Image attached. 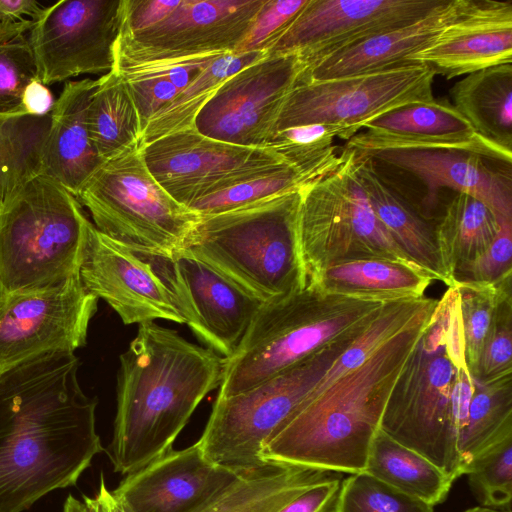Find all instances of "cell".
<instances>
[{"label": "cell", "mask_w": 512, "mask_h": 512, "mask_svg": "<svg viewBox=\"0 0 512 512\" xmlns=\"http://www.w3.org/2000/svg\"><path fill=\"white\" fill-rule=\"evenodd\" d=\"M78 369L74 352L53 351L0 373V512L74 486L104 450Z\"/></svg>", "instance_id": "1"}, {"label": "cell", "mask_w": 512, "mask_h": 512, "mask_svg": "<svg viewBox=\"0 0 512 512\" xmlns=\"http://www.w3.org/2000/svg\"><path fill=\"white\" fill-rule=\"evenodd\" d=\"M224 358L146 322L120 355L109 457L128 475L172 449L199 403L220 386Z\"/></svg>", "instance_id": "2"}, {"label": "cell", "mask_w": 512, "mask_h": 512, "mask_svg": "<svg viewBox=\"0 0 512 512\" xmlns=\"http://www.w3.org/2000/svg\"><path fill=\"white\" fill-rule=\"evenodd\" d=\"M437 303L429 298L402 329L305 405L263 446L262 459L364 472L390 392Z\"/></svg>", "instance_id": "3"}, {"label": "cell", "mask_w": 512, "mask_h": 512, "mask_svg": "<svg viewBox=\"0 0 512 512\" xmlns=\"http://www.w3.org/2000/svg\"><path fill=\"white\" fill-rule=\"evenodd\" d=\"M473 393L457 292L448 287L390 392L380 429L457 480Z\"/></svg>", "instance_id": "4"}, {"label": "cell", "mask_w": 512, "mask_h": 512, "mask_svg": "<svg viewBox=\"0 0 512 512\" xmlns=\"http://www.w3.org/2000/svg\"><path fill=\"white\" fill-rule=\"evenodd\" d=\"M391 300L305 286L264 302L234 352L224 358L217 397L238 394L293 367L368 324Z\"/></svg>", "instance_id": "5"}, {"label": "cell", "mask_w": 512, "mask_h": 512, "mask_svg": "<svg viewBox=\"0 0 512 512\" xmlns=\"http://www.w3.org/2000/svg\"><path fill=\"white\" fill-rule=\"evenodd\" d=\"M298 191L200 216L184 250L262 302L303 289Z\"/></svg>", "instance_id": "6"}, {"label": "cell", "mask_w": 512, "mask_h": 512, "mask_svg": "<svg viewBox=\"0 0 512 512\" xmlns=\"http://www.w3.org/2000/svg\"><path fill=\"white\" fill-rule=\"evenodd\" d=\"M77 198L38 175L0 208V280L6 293L38 289L79 274L87 227Z\"/></svg>", "instance_id": "7"}, {"label": "cell", "mask_w": 512, "mask_h": 512, "mask_svg": "<svg viewBox=\"0 0 512 512\" xmlns=\"http://www.w3.org/2000/svg\"><path fill=\"white\" fill-rule=\"evenodd\" d=\"M76 198L98 231L142 255L172 257L184 250L200 219L153 177L141 144L105 160Z\"/></svg>", "instance_id": "8"}, {"label": "cell", "mask_w": 512, "mask_h": 512, "mask_svg": "<svg viewBox=\"0 0 512 512\" xmlns=\"http://www.w3.org/2000/svg\"><path fill=\"white\" fill-rule=\"evenodd\" d=\"M368 324L252 388L217 397L198 440L204 456L238 473L266 465L263 446L305 406L326 370Z\"/></svg>", "instance_id": "9"}, {"label": "cell", "mask_w": 512, "mask_h": 512, "mask_svg": "<svg viewBox=\"0 0 512 512\" xmlns=\"http://www.w3.org/2000/svg\"><path fill=\"white\" fill-rule=\"evenodd\" d=\"M355 157L356 152L345 146L336 167L298 191L305 286L329 265L349 258L374 256L421 270L373 212L357 175Z\"/></svg>", "instance_id": "10"}, {"label": "cell", "mask_w": 512, "mask_h": 512, "mask_svg": "<svg viewBox=\"0 0 512 512\" xmlns=\"http://www.w3.org/2000/svg\"><path fill=\"white\" fill-rule=\"evenodd\" d=\"M434 77L429 67L412 63L372 73L296 82L281 106L272 134L319 123L338 127L342 139L349 140L366 123L392 109L433 100Z\"/></svg>", "instance_id": "11"}, {"label": "cell", "mask_w": 512, "mask_h": 512, "mask_svg": "<svg viewBox=\"0 0 512 512\" xmlns=\"http://www.w3.org/2000/svg\"><path fill=\"white\" fill-rule=\"evenodd\" d=\"M124 0H61L45 10L28 33L37 79L51 85L115 66Z\"/></svg>", "instance_id": "12"}, {"label": "cell", "mask_w": 512, "mask_h": 512, "mask_svg": "<svg viewBox=\"0 0 512 512\" xmlns=\"http://www.w3.org/2000/svg\"><path fill=\"white\" fill-rule=\"evenodd\" d=\"M266 0H180L157 24L121 32L115 66L236 53Z\"/></svg>", "instance_id": "13"}, {"label": "cell", "mask_w": 512, "mask_h": 512, "mask_svg": "<svg viewBox=\"0 0 512 512\" xmlns=\"http://www.w3.org/2000/svg\"><path fill=\"white\" fill-rule=\"evenodd\" d=\"M97 303L79 274L6 293L0 304V373L48 352H75L84 346Z\"/></svg>", "instance_id": "14"}, {"label": "cell", "mask_w": 512, "mask_h": 512, "mask_svg": "<svg viewBox=\"0 0 512 512\" xmlns=\"http://www.w3.org/2000/svg\"><path fill=\"white\" fill-rule=\"evenodd\" d=\"M139 255L169 290L184 324L208 348L229 357L264 302L185 250L172 257Z\"/></svg>", "instance_id": "15"}, {"label": "cell", "mask_w": 512, "mask_h": 512, "mask_svg": "<svg viewBox=\"0 0 512 512\" xmlns=\"http://www.w3.org/2000/svg\"><path fill=\"white\" fill-rule=\"evenodd\" d=\"M303 68L296 53L266 54L218 88L196 116L194 128L226 143L265 148Z\"/></svg>", "instance_id": "16"}, {"label": "cell", "mask_w": 512, "mask_h": 512, "mask_svg": "<svg viewBox=\"0 0 512 512\" xmlns=\"http://www.w3.org/2000/svg\"><path fill=\"white\" fill-rule=\"evenodd\" d=\"M142 149L153 177L187 208L201 197L285 163L267 148L219 141L194 127L160 137Z\"/></svg>", "instance_id": "17"}, {"label": "cell", "mask_w": 512, "mask_h": 512, "mask_svg": "<svg viewBox=\"0 0 512 512\" xmlns=\"http://www.w3.org/2000/svg\"><path fill=\"white\" fill-rule=\"evenodd\" d=\"M445 0H308L266 47L296 53L304 66L359 40L418 20Z\"/></svg>", "instance_id": "18"}, {"label": "cell", "mask_w": 512, "mask_h": 512, "mask_svg": "<svg viewBox=\"0 0 512 512\" xmlns=\"http://www.w3.org/2000/svg\"><path fill=\"white\" fill-rule=\"evenodd\" d=\"M79 277L85 289L107 302L126 325L157 319L184 324L169 290L151 263L98 231L91 222Z\"/></svg>", "instance_id": "19"}, {"label": "cell", "mask_w": 512, "mask_h": 512, "mask_svg": "<svg viewBox=\"0 0 512 512\" xmlns=\"http://www.w3.org/2000/svg\"><path fill=\"white\" fill-rule=\"evenodd\" d=\"M359 154L374 163H385L418 177L426 187L419 214L433 224L439 194L444 188L471 195L487 204L500 218L512 219L511 167L495 168L492 164L505 163L448 147L387 148Z\"/></svg>", "instance_id": "20"}, {"label": "cell", "mask_w": 512, "mask_h": 512, "mask_svg": "<svg viewBox=\"0 0 512 512\" xmlns=\"http://www.w3.org/2000/svg\"><path fill=\"white\" fill-rule=\"evenodd\" d=\"M240 474L209 461L197 441L126 475L111 492L133 512H193Z\"/></svg>", "instance_id": "21"}, {"label": "cell", "mask_w": 512, "mask_h": 512, "mask_svg": "<svg viewBox=\"0 0 512 512\" xmlns=\"http://www.w3.org/2000/svg\"><path fill=\"white\" fill-rule=\"evenodd\" d=\"M410 63L429 67L447 79L512 63V2L473 0Z\"/></svg>", "instance_id": "22"}, {"label": "cell", "mask_w": 512, "mask_h": 512, "mask_svg": "<svg viewBox=\"0 0 512 512\" xmlns=\"http://www.w3.org/2000/svg\"><path fill=\"white\" fill-rule=\"evenodd\" d=\"M472 3L473 0H445L418 20L359 40L305 65L297 82L372 73L412 64L409 59L428 47Z\"/></svg>", "instance_id": "23"}, {"label": "cell", "mask_w": 512, "mask_h": 512, "mask_svg": "<svg viewBox=\"0 0 512 512\" xmlns=\"http://www.w3.org/2000/svg\"><path fill=\"white\" fill-rule=\"evenodd\" d=\"M347 147L359 153L387 148H420L440 144L489 147L469 122L445 99L410 103L392 109L363 126Z\"/></svg>", "instance_id": "24"}, {"label": "cell", "mask_w": 512, "mask_h": 512, "mask_svg": "<svg viewBox=\"0 0 512 512\" xmlns=\"http://www.w3.org/2000/svg\"><path fill=\"white\" fill-rule=\"evenodd\" d=\"M97 79L66 82L50 113L43 143L40 175L59 183L75 197L83 184L103 163L92 144L88 106Z\"/></svg>", "instance_id": "25"}, {"label": "cell", "mask_w": 512, "mask_h": 512, "mask_svg": "<svg viewBox=\"0 0 512 512\" xmlns=\"http://www.w3.org/2000/svg\"><path fill=\"white\" fill-rule=\"evenodd\" d=\"M355 163L371 208L393 240L432 281L449 286L436 243L435 224L383 182L370 158L356 152Z\"/></svg>", "instance_id": "26"}, {"label": "cell", "mask_w": 512, "mask_h": 512, "mask_svg": "<svg viewBox=\"0 0 512 512\" xmlns=\"http://www.w3.org/2000/svg\"><path fill=\"white\" fill-rule=\"evenodd\" d=\"M342 474L324 468L268 462L241 473L193 512H278L306 490Z\"/></svg>", "instance_id": "27"}, {"label": "cell", "mask_w": 512, "mask_h": 512, "mask_svg": "<svg viewBox=\"0 0 512 512\" xmlns=\"http://www.w3.org/2000/svg\"><path fill=\"white\" fill-rule=\"evenodd\" d=\"M449 95L478 135L512 151V63L466 75Z\"/></svg>", "instance_id": "28"}, {"label": "cell", "mask_w": 512, "mask_h": 512, "mask_svg": "<svg viewBox=\"0 0 512 512\" xmlns=\"http://www.w3.org/2000/svg\"><path fill=\"white\" fill-rule=\"evenodd\" d=\"M431 282L432 279L419 269L388 259L368 256L333 263L306 286L328 293L399 299L424 296Z\"/></svg>", "instance_id": "29"}, {"label": "cell", "mask_w": 512, "mask_h": 512, "mask_svg": "<svg viewBox=\"0 0 512 512\" xmlns=\"http://www.w3.org/2000/svg\"><path fill=\"white\" fill-rule=\"evenodd\" d=\"M501 219L487 204L465 194L456 193L435 223V238L445 274L482 255L501 228Z\"/></svg>", "instance_id": "30"}, {"label": "cell", "mask_w": 512, "mask_h": 512, "mask_svg": "<svg viewBox=\"0 0 512 512\" xmlns=\"http://www.w3.org/2000/svg\"><path fill=\"white\" fill-rule=\"evenodd\" d=\"M365 472L432 506L446 500L456 481L429 459L397 442L380 428L372 439Z\"/></svg>", "instance_id": "31"}, {"label": "cell", "mask_w": 512, "mask_h": 512, "mask_svg": "<svg viewBox=\"0 0 512 512\" xmlns=\"http://www.w3.org/2000/svg\"><path fill=\"white\" fill-rule=\"evenodd\" d=\"M87 120L92 144L103 162L141 144L137 109L124 78L114 69L97 79Z\"/></svg>", "instance_id": "32"}, {"label": "cell", "mask_w": 512, "mask_h": 512, "mask_svg": "<svg viewBox=\"0 0 512 512\" xmlns=\"http://www.w3.org/2000/svg\"><path fill=\"white\" fill-rule=\"evenodd\" d=\"M266 54L265 51L227 53L213 59L186 88L149 120L142 133L141 145L193 128L196 116L218 88L232 75Z\"/></svg>", "instance_id": "33"}, {"label": "cell", "mask_w": 512, "mask_h": 512, "mask_svg": "<svg viewBox=\"0 0 512 512\" xmlns=\"http://www.w3.org/2000/svg\"><path fill=\"white\" fill-rule=\"evenodd\" d=\"M49 124L50 114L26 116L22 109L0 114V208L40 175L41 152Z\"/></svg>", "instance_id": "34"}, {"label": "cell", "mask_w": 512, "mask_h": 512, "mask_svg": "<svg viewBox=\"0 0 512 512\" xmlns=\"http://www.w3.org/2000/svg\"><path fill=\"white\" fill-rule=\"evenodd\" d=\"M512 437V372L488 382L474 380L468 420L459 444L462 475L492 446Z\"/></svg>", "instance_id": "35"}, {"label": "cell", "mask_w": 512, "mask_h": 512, "mask_svg": "<svg viewBox=\"0 0 512 512\" xmlns=\"http://www.w3.org/2000/svg\"><path fill=\"white\" fill-rule=\"evenodd\" d=\"M216 57L155 61L114 69L128 86L142 130Z\"/></svg>", "instance_id": "36"}, {"label": "cell", "mask_w": 512, "mask_h": 512, "mask_svg": "<svg viewBox=\"0 0 512 512\" xmlns=\"http://www.w3.org/2000/svg\"><path fill=\"white\" fill-rule=\"evenodd\" d=\"M322 175L324 174L304 172L287 163H281L201 197L193 201L188 208L199 216L223 213L296 191Z\"/></svg>", "instance_id": "37"}, {"label": "cell", "mask_w": 512, "mask_h": 512, "mask_svg": "<svg viewBox=\"0 0 512 512\" xmlns=\"http://www.w3.org/2000/svg\"><path fill=\"white\" fill-rule=\"evenodd\" d=\"M35 22H0V114L21 109L25 86L37 78L28 41V33Z\"/></svg>", "instance_id": "38"}, {"label": "cell", "mask_w": 512, "mask_h": 512, "mask_svg": "<svg viewBox=\"0 0 512 512\" xmlns=\"http://www.w3.org/2000/svg\"><path fill=\"white\" fill-rule=\"evenodd\" d=\"M333 512H434V506L364 471L341 480Z\"/></svg>", "instance_id": "39"}, {"label": "cell", "mask_w": 512, "mask_h": 512, "mask_svg": "<svg viewBox=\"0 0 512 512\" xmlns=\"http://www.w3.org/2000/svg\"><path fill=\"white\" fill-rule=\"evenodd\" d=\"M470 489L481 506L511 510L512 437L492 446L468 466Z\"/></svg>", "instance_id": "40"}, {"label": "cell", "mask_w": 512, "mask_h": 512, "mask_svg": "<svg viewBox=\"0 0 512 512\" xmlns=\"http://www.w3.org/2000/svg\"><path fill=\"white\" fill-rule=\"evenodd\" d=\"M461 319L464 353L473 376L496 308L499 285L454 283Z\"/></svg>", "instance_id": "41"}, {"label": "cell", "mask_w": 512, "mask_h": 512, "mask_svg": "<svg viewBox=\"0 0 512 512\" xmlns=\"http://www.w3.org/2000/svg\"><path fill=\"white\" fill-rule=\"evenodd\" d=\"M499 296L473 380L488 382L512 372V275L498 282Z\"/></svg>", "instance_id": "42"}, {"label": "cell", "mask_w": 512, "mask_h": 512, "mask_svg": "<svg viewBox=\"0 0 512 512\" xmlns=\"http://www.w3.org/2000/svg\"><path fill=\"white\" fill-rule=\"evenodd\" d=\"M512 275V219H501V228L490 247L475 260L458 268L454 283L496 284ZM450 286V287H451Z\"/></svg>", "instance_id": "43"}, {"label": "cell", "mask_w": 512, "mask_h": 512, "mask_svg": "<svg viewBox=\"0 0 512 512\" xmlns=\"http://www.w3.org/2000/svg\"><path fill=\"white\" fill-rule=\"evenodd\" d=\"M308 0H266L236 53L265 51Z\"/></svg>", "instance_id": "44"}, {"label": "cell", "mask_w": 512, "mask_h": 512, "mask_svg": "<svg viewBox=\"0 0 512 512\" xmlns=\"http://www.w3.org/2000/svg\"><path fill=\"white\" fill-rule=\"evenodd\" d=\"M180 0H124L121 32L133 33L147 29L163 20Z\"/></svg>", "instance_id": "45"}, {"label": "cell", "mask_w": 512, "mask_h": 512, "mask_svg": "<svg viewBox=\"0 0 512 512\" xmlns=\"http://www.w3.org/2000/svg\"><path fill=\"white\" fill-rule=\"evenodd\" d=\"M341 479H333L306 490L278 512H333Z\"/></svg>", "instance_id": "46"}, {"label": "cell", "mask_w": 512, "mask_h": 512, "mask_svg": "<svg viewBox=\"0 0 512 512\" xmlns=\"http://www.w3.org/2000/svg\"><path fill=\"white\" fill-rule=\"evenodd\" d=\"M55 101L48 86L35 78L25 86L20 107L26 116L44 117L51 113Z\"/></svg>", "instance_id": "47"}, {"label": "cell", "mask_w": 512, "mask_h": 512, "mask_svg": "<svg viewBox=\"0 0 512 512\" xmlns=\"http://www.w3.org/2000/svg\"><path fill=\"white\" fill-rule=\"evenodd\" d=\"M45 8L35 0H0V22L37 21Z\"/></svg>", "instance_id": "48"}, {"label": "cell", "mask_w": 512, "mask_h": 512, "mask_svg": "<svg viewBox=\"0 0 512 512\" xmlns=\"http://www.w3.org/2000/svg\"><path fill=\"white\" fill-rule=\"evenodd\" d=\"M107 489L105 479L103 475H101L99 490L95 497L90 498L83 496L84 503L88 506L91 512H109L106 501Z\"/></svg>", "instance_id": "49"}, {"label": "cell", "mask_w": 512, "mask_h": 512, "mask_svg": "<svg viewBox=\"0 0 512 512\" xmlns=\"http://www.w3.org/2000/svg\"><path fill=\"white\" fill-rule=\"evenodd\" d=\"M106 501L109 512H133V510L121 499L116 497L111 491H106Z\"/></svg>", "instance_id": "50"}, {"label": "cell", "mask_w": 512, "mask_h": 512, "mask_svg": "<svg viewBox=\"0 0 512 512\" xmlns=\"http://www.w3.org/2000/svg\"><path fill=\"white\" fill-rule=\"evenodd\" d=\"M63 512H91L88 506L84 502H80L78 499L69 495L64 502Z\"/></svg>", "instance_id": "51"}, {"label": "cell", "mask_w": 512, "mask_h": 512, "mask_svg": "<svg viewBox=\"0 0 512 512\" xmlns=\"http://www.w3.org/2000/svg\"><path fill=\"white\" fill-rule=\"evenodd\" d=\"M463 512H511V510H502V509H493L483 506H477L473 508H469Z\"/></svg>", "instance_id": "52"}, {"label": "cell", "mask_w": 512, "mask_h": 512, "mask_svg": "<svg viewBox=\"0 0 512 512\" xmlns=\"http://www.w3.org/2000/svg\"><path fill=\"white\" fill-rule=\"evenodd\" d=\"M5 295H6V291H5V289L3 287V284H2V282L0 280V304L3 301Z\"/></svg>", "instance_id": "53"}]
</instances>
